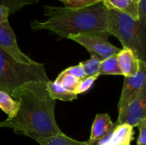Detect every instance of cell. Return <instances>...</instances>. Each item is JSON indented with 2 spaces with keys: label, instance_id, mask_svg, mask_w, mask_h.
I'll list each match as a JSON object with an SVG mask.
<instances>
[{
  "label": "cell",
  "instance_id": "obj_1",
  "mask_svg": "<svg viewBox=\"0 0 146 145\" xmlns=\"http://www.w3.org/2000/svg\"><path fill=\"white\" fill-rule=\"evenodd\" d=\"M46 84L31 81L15 89L10 96L18 103L17 113L11 120L0 121V128H12L36 142L62 133L55 119L56 101L50 97Z\"/></svg>",
  "mask_w": 146,
  "mask_h": 145
},
{
  "label": "cell",
  "instance_id": "obj_2",
  "mask_svg": "<svg viewBox=\"0 0 146 145\" xmlns=\"http://www.w3.org/2000/svg\"><path fill=\"white\" fill-rule=\"evenodd\" d=\"M44 21L33 20L30 23L33 31L48 30L59 39L83 33L110 34L108 32V9L103 2L84 9L44 5Z\"/></svg>",
  "mask_w": 146,
  "mask_h": 145
},
{
  "label": "cell",
  "instance_id": "obj_3",
  "mask_svg": "<svg viewBox=\"0 0 146 145\" xmlns=\"http://www.w3.org/2000/svg\"><path fill=\"white\" fill-rule=\"evenodd\" d=\"M108 32L132 50L137 57L146 62V27L137 20L115 9H108Z\"/></svg>",
  "mask_w": 146,
  "mask_h": 145
},
{
  "label": "cell",
  "instance_id": "obj_4",
  "mask_svg": "<svg viewBox=\"0 0 146 145\" xmlns=\"http://www.w3.org/2000/svg\"><path fill=\"white\" fill-rule=\"evenodd\" d=\"M31 81H50L44 65L39 62L32 65L19 63L0 49V91L11 95L19 86Z\"/></svg>",
  "mask_w": 146,
  "mask_h": 145
},
{
  "label": "cell",
  "instance_id": "obj_5",
  "mask_svg": "<svg viewBox=\"0 0 146 145\" xmlns=\"http://www.w3.org/2000/svg\"><path fill=\"white\" fill-rule=\"evenodd\" d=\"M110 34L83 33L71 35L68 38L78 43L83 46L91 55L98 56L102 61L116 55L121 49L109 42Z\"/></svg>",
  "mask_w": 146,
  "mask_h": 145
},
{
  "label": "cell",
  "instance_id": "obj_6",
  "mask_svg": "<svg viewBox=\"0 0 146 145\" xmlns=\"http://www.w3.org/2000/svg\"><path fill=\"white\" fill-rule=\"evenodd\" d=\"M146 120V88L138 95L129 99L118 110V118L115 126L127 124L133 128L139 126Z\"/></svg>",
  "mask_w": 146,
  "mask_h": 145
},
{
  "label": "cell",
  "instance_id": "obj_7",
  "mask_svg": "<svg viewBox=\"0 0 146 145\" xmlns=\"http://www.w3.org/2000/svg\"><path fill=\"white\" fill-rule=\"evenodd\" d=\"M0 49H2L19 63L32 65L37 62L21 50L17 44L16 37L9 25V22H0Z\"/></svg>",
  "mask_w": 146,
  "mask_h": 145
},
{
  "label": "cell",
  "instance_id": "obj_8",
  "mask_svg": "<svg viewBox=\"0 0 146 145\" xmlns=\"http://www.w3.org/2000/svg\"><path fill=\"white\" fill-rule=\"evenodd\" d=\"M146 88V62H141L138 73L130 77H124L122 91L118 102V110L132 97Z\"/></svg>",
  "mask_w": 146,
  "mask_h": 145
},
{
  "label": "cell",
  "instance_id": "obj_9",
  "mask_svg": "<svg viewBox=\"0 0 146 145\" xmlns=\"http://www.w3.org/2000/svg\"><path fill=\"white\" fill-rule=\"evenodd\" d=\"M134 132V128L129 125H118L106 138L92 145H131Z\"/></svg>",
  "mask_w": 146,
  "mask_h": 145
},
{
  "label": "cell",
  "instance_id": "obj_10",
  "mask_svg": "<svg viewBox=\"0 0 146 145\" xmlns=\"http://www.w3.org/2000/svg\"><path fill=\"white\" fill-rule=\"evenodd\" d=\"M115 127V124L111 121L108 114H98L91 128L90 138L86 143L92 145L106 138Z\"/></svg>",
  "mask_w": 146,
  "mask_h": 145
},
{
  "label": "cell",
  "instance_id": "obj_11",
  "mask_svg": "<svg viewBox=\"0 0 146 145\" xmlns=\"http://www.w3.org/2000/svg\"><path fill=\"white\" fill-rule=\"evenodd\" d=\"M118 65L124 77H130L135 75L140 67V61L135 53L127 48H123L116 54Z\"/></svg>",
  "mask_w": 146,
  "mask_h": 145
},
{
  "label": "cell",
  "instance_id": "obj_12",
  "mask_svg": "<svg viewBox=\"0 0 146 145\" xmlns=\"http://www.w3.org/2000/svg\"><path fill=\"white\" fill-rule=\"evenodd\" d=\"M107 9H115L128 15L134 20L139 16V4L132 0H103Z\"/></svg>",
  "mask_w": 146,
  "mask_h": 145
},
{
  "label": "cell",
  "instance_id": "obj_13",
  "mask_svg": "<svg viewBox=\"0 0 146 145\" xmlns=\"http://www.w3.org/2000/svg\"><path fill=\"white\" fill-rule=\"evenodd\" d=\"M46 89L50 95V97L53 100H60L65 102H71L78 98V95L74 92L68 91L64 87H62L60 84L50 80L46 84Z\"/></svg>",
  "mask_w": 146,
  "mask_h": 145
},
{
  "label": "cell",
  "instance_id": "obj_14",
  "mask_svg": "<svg viewBox=\"0 0 146 145\" xmlns=\"http://www.w3.org/2000/svg\"><path fill=\"white\" fill-rule=\"evenodd\" d=\"M0 109L7 115L8 118L6 120H11L17 113L18 103L9 94L0 91Z\"/></svg>",
  "mask_w": 146,
  "mask_h": 145
},
{
  "label": "cell",
  "instance_id": "obj_15",
  "mask_svg": "<svg viewBox=\"0 0 146 145\" xmlns=\"http://www.w3.org/2000/svg\"><path fill=\"white\" fill-rule=\"evenodd\" d=\"M37 143L39 145H88L86 142L75 140L63 132L49 138L41 139Z\"/></svg>",
  "mask_w": 146,
  "mask_h": 145
},
{
  "label": "cell",
  "instance_id": "obj_16",
  "mask_svg": "<svg viewBox=\"0 0 146 145\" xmlns=\"http://www.w3.org/2000/svg\"><path fill=\"white\" fill-rule=\"evenodd\" d=\"M99 76L102 75H122L120 67L118 65L116 55L111 56L103 61L100 63Z\"/></svg>",
  "mask_w": 146,
  "mask_h": 145
},
{
  "label": "cell",
  "instance_id": "obj_17",
  "mask_svg": "<svg viewBox=\"0 0 146 145\" xmlns=\"http://www.w3.org/2000/svg\"><path fill=\"white\" fill-rule=\"evenodd\" d=\"M39 0H0V5L9 9V15L15 14L23 7L27 5H36Z\"/></svg>",
  "mask_w": 146,
  "mask_h": 145
},
{
  "label": "cell",
  "instance_id": "obj_18",
  "mask_svg": "<svg viewBox=\"0 0 146 145\" xmlns=\"http://www.w3.org/2000/svg\"><path fill=\"white\" fill-rule=\"evenodd\" d=\"M101 59L95 56L92 55L91 57L85 61V62H80V64L83 68V70L87 76H95V77H99V68H100V63H101Z\"/></svg>",
  "mask_w": 146,
  "mask_h": 145
},
{
  "label": "cell",
  "instance_id": "obj_19",
  "mask_svg": "<svg viewBox=\"0 0 146 145\" xmlns=\"http://www.w3.org/2000/svg\"><path fill=\"white\" fill-rule=\"evenodd\" d=\"M80 80V79L75 78L74 76H72V75H69V74L61 72L60 74L56 77L55 82L60 84L62 87H64L68 91H70L75 93V91L79 85Z\"/></svg>",
  "mask_w": 146,
  "mask_h": 145
},
{
  "label": "cell",
  "instance_id": "obj_20",
  "mask_svg": "<svg viewBox=\"0 0 146 145\" xmlns=\"http://www.w3.org/2000/svg\"><path fill=\"white\" fill-rule=\"evenodd\" d=\"M64 4L65 8L68 9H84L86 7L97 4L103 0H58Z\"/></svg>",
  "mask_w": 146,
  "mask_h": 145
},
{
  "label": "cell",
  "instance_id": "obj_21",
  "mask_svg": "<svg viewBox=\"0 0 146 145\" xmlns=\"http://www.w3.org/2000/svg\"><path fill=\"white\" fill-rule=\"evenodd\" d=\"M97 79H98V77H95V76H87V77L80 79L79 82V85L76 88L75 94L80 95V94L87 92L89 90H91L92 88Z\"/></svg>",
  "mask_w": 146,
  "mask_h": 145
},
{
  "label": "cell",
  "instance_id": "obj_22",
  "mask_svg": "<svg viewBox=\"0 0 146 145\" xmlns=\"http://www.w3.org/2000/svg\"><path fill=\"white\" fill-rule=\"evenodd\" d=\"M62 73L69 74V75H72V76H74L75 78H77L79 79H82L86 77V75L84 70H83V68H82L80 62L78 65L71 66V67H68V68H65L62 71Z\"/></svg>",
  "mask_w": 146,
  "mask_h": 145
},
{
  "label": "cell",
  "instance_id": "obj_23",
  "mask_svg": "<svg viewBox=\"0 0 146 145\" xmlns=\"http://www.w3.org/2000/svg\"><path fill=\"white\" fill-rule=\"evenodd\" d=\"M138 127L139 133L137 139V145H146V120L143 121Z\"/></svg>",
  "mask_w": 146,
  "mask_h": 145
},
{
  "label": "cell",
  "instance_id": "obj_24",
  "mask_svg": "<svg viewBox=\"0 0 146 145\" xmlns=\"http://www.w3.org/2000/svg\"><path fill=\"white\" fill-rule=\"evenodd\" d=\"M9 9H6L5 7L0 5V22L1 23L9 22Z\"/></svg>",
  "mask_w": 146,
  "mask_h": 145
},
{
  "label": "cell",
  "instance_id": "obj_25",
  "mask_svg": "<svg viewBox=\"0 0 146 145\" xmlns=\"http://www.w3.org/2000/svg\"><path fill=\"white\" fill-rule=\"evenodd\" d=\"M132 1H133V2H134L135 3L139 4V1H140V0H132Z\"/></svg>",
  "mask_w": 146,
  "mask_h": 145
}]
</instances>
